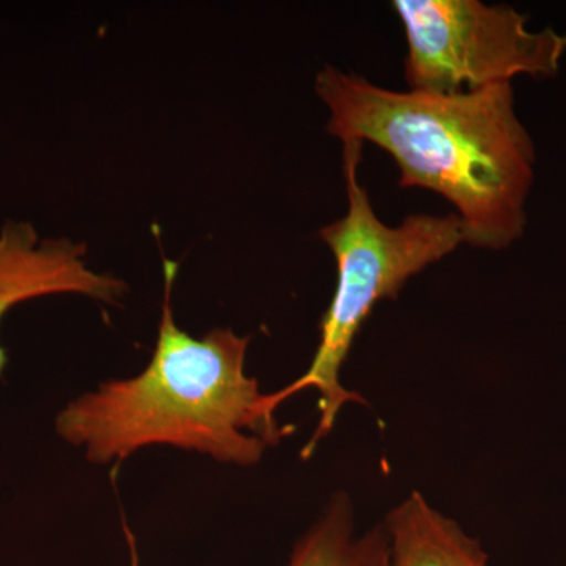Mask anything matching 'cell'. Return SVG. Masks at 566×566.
Listing matches in <instances>:
<instances>
[{
    "label": "cell",
    "instance_id": "4",
    "mask_svg": "<svg viewBox=\"0 0 566 566\" xmlns=\"http://www.w3.org/2000/svg\"><path fill=\"white\" fill-rule=\"evenodd\" d=\"M392 9L405 28V80L412 92H471L516 76L551 77L566 52V35L531 31L510 6L395 0Z\"/></svg>",
    "mask_w": 566,
    "mask_h": 566
},
{
    "label": "cell",
    "instance_id": "2",
    "mask_svg": "<svg viewBox=\"0 0 566 566\" xmlns=\"http://www.w3.org/2000/svg\"><path fill=\"white\" fill-rule=\"evenodd\" d=\"M178 263L164 260V303L150 364L70 401L55 419L63 441L93 464L122 463L145 447L170 446L218 463L251 468L294 427L268 409L259 379L245 374L251 335L229 327L193 338L175 322Z\"/></svg>",
    "mask_w": 566,
    "mask_h": 566
},
{
    "label": "cell",
    "instance_id": "7",
    "mask_svg": "<svg viewBox=\"0 0 566 566\" xmlns=\"http://www.w3.org/2000/svg\"><path fill=\"white\" fill-rule=\"evenodd\" d=\"M285 566H389V549L382 524L357 526L352 495L338 491L327 501Z\"/></svg>",
    "mask_w": 566,
    "mask_h": 566
},
{
    "label": "cell",
    "instance_id": "3",
    "mask_svg": "<svg viewBox=\"0 0 566 566\" xmlns=\"http://www.w3.org/2000/svg\"><path fill=\"white\" fill-rule=\"evenodd\" d=\"M364 144H344V174L348 210L344 218L323 227L319 237L329 245L337 264V283L329 307L319 323L314 359L300 378L266 394L273 415L283 401L304 390L319 395V419L314 434L301 450L308 460L333 431L346 405H367L363 395L346 389L342 371L357 335L376 305L395 300L409 279L441 262L464 243L457 214L408 216L390 227L376 216L367 189L359 182Z\"/></svg>",
    "mask_w": 566,
    "mask_h": 566
},
{
    "label": "cell",
    "instance_id": "6",
    "mask_svg": "<svg viewBox=\"0 0 566 566\" xmlns=\"http://www.w3.org/2000/svg\"><path fill=\"white\" fill-rule=\"evenodd\" d=\"M381 524L389 566H490L482 542L419 491L394 505Z\"/></svg>",
    "mask_w": 566,
    "mask_h": 566
},
{
    "label": "cell",
    "instance_id": "1",
    "mask_svg": "<svg viewBox=\"0 0 566 566\" xmlns=\"http://www.w3.org/2000/svg\"><path fill=\"white\" fill-rule=\"evenodd\" d=\"M315 91L327 133L389 153L401 188L439 193L457 208L464 243L501 251L527 226L535 145L510 82L458 93L397 92L326 66Z\"/></svg>",
    "mask_w": 566,
    "mask_h": 566
},
{
    "label": "cell",
    "instance_id": "5",
    "mask_svg": "<svg viewBox=\"0 0 566 566\" xmlns=\"http://www.w3.org/2000/svg\"><path fill=\"white\" fill-rule=\"evenodd\" d=\"M85 255V244L66 238L41 241L31 222H7L0 232V322L14 305L50 294L74 293L103 304L120 303L126 283L92 271ZM7 364L9 356L0 346V376Z\"/></svg>",
    "mask_w": 566,
    "mask_h": 566
}]
</instances>
